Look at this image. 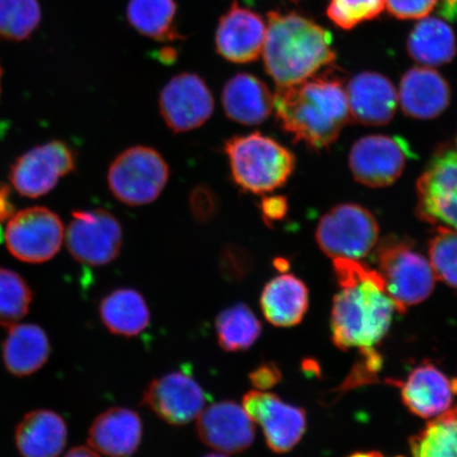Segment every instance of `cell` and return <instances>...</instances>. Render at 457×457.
I'll return each mask as SVG.
<instances>
[{
    "label": "cell",
    "instance_id": "cell-10",
    "mask_svg": "<svg viewBox=\"0 0 457 457\" xmlns=\"http://www.w3.org/2000/svg\"><path fill=\"white\" fill-rule=\"evenodd\" d=\"M417 214L431 225L457 231V151L436 152L417 181Z\"/></svg>",
    "mask_w": 457,
    "mask_h": 457
},
{
    "label": "cell",
    "instance_id": "cell-35",
    "mask_svg": "<svg viewBox=\"0 0 457 457\" xmlns=\"http://www.w3.org/2000/svg\"><path fill=\"white\" fill-rule=\"evenodd\" d=\"M220 266L228 281H241L253 270V256L241 245L228 244L221 250Z\"/></svg>",
    "mask_w": 457,
    "mask_h": 457
},
{
    "label": "cell",
    "instance_id": "cell-30",
    "mask_svg": "<svg viewBox=\"0 0 457 457\" xmlns=\"http://www.w3.org/2000/svg\"><path fill=\"white\" fill-rule=\"evenodd\" d=\"M413 457H457V405L410 439Z\"/></svg>",
    "mask_w": 457,
    "mask_h": 457
},
{
    "label": "cell",
    "instance_id": "cell-37",
    "mask_svg": "<svg viewBox=\"0 0 457 457\" xmlns=\"http://www.w3.org/2000/svg\"><path fill=\"white\" fill-rule=\"evenodd\" d=\"M439 0H385L386 7L399 20L424 19L436 8Z\"/></svg>",
    "mask_w": 457,
    "mask_h": 457
},
{
    "label": "cell",
    "instance_id": "cell-39",
    "mask_svg": "<svg viewBox=\"0 0 457 457\" xmlns=\"http://www.w3.org/2000/svg\"><path fill=\"white\" fill-rule=\"evenodd\" d=\"M261 212L262 220L268 227H271L274 222L282 220L288 212L287 199L284 196H265L262 199Z\"/></svg>",
    "mask_w": 457,
    "mask_h": 457
},
{
    "label": "cell",
    "instance_id": "cell-38",
    "mask_svg": "<svg viewBox=\"0 0 457 457\" xmlns=\"http://www.w3.org/2000/svg\"><path fill=\"white\" fill-rule=\"evenodd\" d=\"M249 380L256 390L267 391L282 380V371L273 362H262L249 374Z\"/></svg>",
    "mask_w": 457,
    "mask_h": 457
},
{
    "label": "cell",
    "instance_id": "cell-45",
    "mask_svg": "<svg viewBox=\"0 0 457 457\" xmlns=\"http://www.w3.org/2000/svg\"><path fill=\"white\" fill-rule=\"evenodd\" d=\"M2 78H3V68L0 65V93H2Z\"/></svg>",
    "mask_w": 457,
    "mask_h": 457
},
{
    "label": "cell",
    "instance_id": "cell-14",
    "mask_svg": "<svg viewBox=\"0 0 457 457\" xmlns=\"http://www.w3.org/2000/svg\"><path fill=\"white\" fill-rule=\"evenodd\" d=\"M207 403L202 386L186 371H171L154 378L143 391L142 403L160 420L186 426L197 419Z\"/></svg>",
    "mask_w": 457,
    "mask_h": 457
},
{
    "label": "cell",
    "instance_id": "cell-7",
    "mask_svg": "<svg viewBox=\"0 0 457 457\" xmlns=\"http://www.w3.org/2000/svg\"><path fill=\"white\" fill-rule=\"evenodd\" d=\"M320 249L331 259L361 260L379 241V225L368 209L355 204L336 205L320 220Z\"/></svg>",
    "mask_w": 457,
    "mask_h": 457
},
{
    "label": "cell",
    "instance_id": "cell-2",
    "mask_svg": "<svg viewBox=\"0 0 457 457\" xmlns=\"http://www.w3.org/2000/svg\"><path fill=\"white\" fill-rule=\"evenodd\" d=\"M273 111L286 133L316 151L333 145L352 119L346 91L340 79L331 76L278 87Z\"/></svg>",
    "mask_w": 457,
    "mask_h": 457
},
{
    "label": "cell",
    "instance_id": "cell-11",
    "mask_svg": "<svg viewBox=\"0 0 457 457\" xmlns=\"http://www.w3.org/2000/svg\"><path fill=\"white\" fill-rule=\"evenodd\" d=\"M76 152L54 140L31 148L11 167L10 181L21 196L38 198L54 190L62 177L76 170Z\"/></svg>",
    "mask_w": 457,
    "mask_h": 457
},
{
    "label": "cell",
    "instance_id": "cell-25",
    "mask_svg": "<svg viewBox=\"0 0 457 457\" xmlns=\"http://www.w3.org/2000/svg\"><path fill=\"white\" fill-rule=\"evenodd\" d=\"M51 346L47 334L37 324L17 323L3 342V361L10 374L27 377L47 363Z\"/></svg>",
    "mask_w": 457,
    "mask_h": 457
},
{
    "label": "cell",
    "instance_id": "cell-40",
    "mask_svg": "<svg viewBox=\"0 0 457 457\" xmlns=\"http://www.w3.org/2000/svg\"><path fill=\"white\" fill-rule=\"evenodd\" d=\"M14 213V207L11 202L10 187L0 182V227Z\"/></svg>",
    "mask_w": 457,
    "mask_h": 457
},
{
    "label": "cell",
    "instance_id": "cell-28",
    "mask_svg": "<svg viewBox=\"0 0 457 457\" xmlns=\"http://www.w3.org/2000/svg\"><path fill=\"white\" fill-rule=\"evenodd\" d=\"M262 330L259 318L245 303L225 308L215 319L217 342L228 353L249 350L260 339Z\"/></svg>",
    "mask_w": 457,
    "mask_h": 457
},
{
    "label": "cell",
    "instance_id": "cell-22",
    "mask_svg": "<svg viewBox=\"0 0 457 457\" xmlns=\"http://www.w3.org/2000/svg\"><path fill=\"white\" fill-rule=\"evenodd\" d=\"M14 441L21 457H57L66 448V421L54 411H31L16 426Z\"/></svg>",
    "mask_w": 457,
    "mask_h": 457
},
{
    "label": "cell",
    "instance_id": "cell-32",
    "mask_svg": "<svg viewBox=\"0 0 457 457\" xmlns=\"http://www.w3.org/2000/svg\"><path fill=\"white\" fill-rule=\"evenodd\" d=\"M41 20V5L37 0H0V37L25 41Z\"/></svg>",
    "mask_w": 457,
    "mask_h": 457
},
{
    "label": "cell",
    "instance_id": "cell-33",
    "mask_svg": "<svg viewBox=\"0 0 457 457\" xmlns=\"http://www.w3.org/2000/svg\"><path fill=\"white\" fill-rule=\"evenodd\" d=\"M428 257L436 278L457 290V231L438 226L428 243Z\"/></svg>",
    "mask_w": 457,
    "mask_h": 457
},
{
    "label": "cell",
    "instance_id": "cell-17",
    "mask_svg": "<svg viewBox=\"0 0 457 457\" xmlns=\"http://www.w3.org/2000/svg\"><path fill=\"white\" fill-rule=\"evenodd\" d=\"M267 26L253 10L234 2L221 16L216 31V48L224 59L245 64L257 59L264 48Z\"/></svg>",
    "mask_w": 457,
    "mask_h": 457
},
{
    "label": "cell",
    "instance_id": "cell-44",
    "mask_svg": "<svg viewBox=\"0 0 457 457\" xmlns=\"http://www.w3.org/2000/svg\"><path fill=\"white\" fill-rule=\"evenodd\" d=\"M204 457H228V456L224 453H212V454L205 455Z\"/></svg>",
    "mask_w": 457,
    "mask_h": 457
},
{
    "label": "cell",
    "instance_id": "cell-13",
    "mask_svg": "<svg viewBox=\"0 0 457 457\" xmlns=\"http://www.w3.org/2000/svg\"><path fill=\"white\" fill-rule=\"evenodd\" d=\"M243 408L254 424H259L268 447L276 453H287L306 432L304 409L283 402L273 393L250 391L243 398Z\"/></svg>",
    "mask_w": 457,
    "mask_h": 457
},
{
    "label": "cell",
    "instance_id": "cell-42",
    "mask_svg": "<svg viewBox=\"0 0 457 457\" xmlns=\"http://www.w3.org/2000/svg\"><path fill=\"white\" fill-rule=\"evenodd\" d=\"M64 457H100L98 453H96L94 449L90 447H85V445H79L74 447L71 451H68Z\"/></svg>",
    "mask_w": 457,
    "mask_h": 457
},
{
    "label": "cell",
    "instance_id": "cell-43",
    "mask_svg": "<svg viewBox=\"0 0 457 457\" xmlns=\"http://www.w3.org/2000/svg\"><path fill=\"white\" fill-rule=\"evenodd\" d=\"M350 457H385V456L379 453H375V451H373V453H355V454L351 455ZM400 457H402V456H400Z\"/></svg>",
    "mask_w": 457,
    "mask_h": 457
},
{
    "label": "cell",
    "instance_id": "cell-20",
    "mask_svg": "<svg viewBox=\"0 0 457 457\" xmlns=\"http://www.w3.org/2000/svg\"><path fill=\"white\" fill-rule=\"evenodd\" d=\"M391 384L402 387L405 407L421 419H433L445 412L455 394L453 381L432 363L414 369L404 382L391 381Z\"/></svg>",
    "mask_w": 457,
    "mask_h": 457
},
{
    "label": "cell",
    "instance_id": "cell-41",
    "mask_svg": "<svg viewBox=\"0 0 457 457\" xmlns=\"http://www.w3.org/2000/svg\"><path fill=\"white\" fill-rule=\"evenodd\" d=\"M438 12L445 20L457 21V0H442Z\"/></svg>",
    "mask_w": 457,
    "mask_h": 457
},
{
    "label": "cell",
    "instance_id": "cell-19",
    "mask_svg": "<svg viewBox=\"0 0 457 457\" xmlns=\"http://www.w3.org/2000/svg\"><path fill=\"white\" fill-rule=\"evenodd\" d=\"M143 437L141 417L136 411L116 407L104 411L88 431V445L107 457H130L140 447Z\"/></svg>",
    "mask_w": 457,
    "mask_h": 457
},
{
    "label": "cell",
    "instance_id": "cell-29",
    "mask_svg": "<svg viewBox=\"0 0 457 457\" xmlns=\"http://www.w3.org/2000/svg\"><path fill=\"white\" fill-rule=\"evenodd\" d=\"M174 0H129L128 19L129 24L143 36L156 41H175L176 32Z\"/></svg>",
    "mask_w": 457,
    "mask_h": 457
},
{
    "label": "cell",
    "instance_id": "cell-15",
    "mask_svg": "<svg viewBox=\"0 0 457 457\" xmlns=\"http://www.w3.org/2000/svg\"><path fill=\"white\" fill-rule=\"evenodd\" d=\"M159 110L167 127L176 134L196 129L214 112L212 93L195 73H180L164 86Z\"/></svg>",
    "mask_w": 457,
    "mask_h": 457
},
{
    "label": "cell",
    "instance_id": "cell-34",
    "mask_svg": "<svg viewBox=\"0 0 457 457\" xmlns=\"http://www.w3.org/2000/svg\"><path fill=\"white\" fill-rule=\"evenodd\" d=\"M385 7V0H331L328 15L335 25L350 30L363 21L376 19Z\"/></svg>",
    "mask_w": 457,
    "mask_h": 457
},
{
    "label": "cell",
    "instance_id": "cell-27",
    "mask_svg": "<svg viewBox=\"0 0 457 457\" xmlns=\"http://www.w3.org/2000/svg\"><path fill=\"white\" fill-rule=\"evenodd\" d=\"M408 53L422 65L441 66L456 54V39L451 27L436 17L422 19L411 32Z\"/></svg>",
    "mask_w": 457,
    "mask_h": 457
},
{
    "label": "cell",
    "instance_id": "cell-46",
    "mask_svg": "<svg viewBox=\"0 0 457 457\" xmlns=\"http://www.w3.org/2000/svg\"><path fill=\"white\" fill-rule=\"evenodd\" d=\"M456 143H457V140H456Z\"/></svg>",
    "mask_w": 457,
    "mask_h": 457
},
{
    "label": "cell",
    "instance_id": "cell-4",
    "mask_svg": "<svg viewBox=\"0 0 457 457\" xmlns=\"http://www.w3.org/2000/svg\"><path fill=\"white\" fill-rule=\"evenodd\" d=\"M224 152L234 184L248 193L277 190L295 169L293 152L261 133L232 137L226 141Z\"/></svg>",
    "mask_w": 457,
    "mask_h": 457
},
{
    "label": "cell",
    "instance_id": "cell-36",
    "mask_svg": "<svg viewBox=\"0 0 457 457\" xmlns=\"http://www.w3.org/2000/svg\"><path fill=\"white\" fill-rule=\"evenodd\" d=\"M188 207L194 220L200 224H208L219 214L220 200L212 188L199 185L193 188L188 197Z\"/></svg>",
    "mask_w": 457,
    "mask_h": 457
},
{
    "label": "cell",
    "instance_id": "cell-16",
    "mask_svg": "<svg viewBox=\"0 0 457 457\" xmlns=\"http://www.w3.org/2000/svg\"><path fill=\"white\" fill-rule=\"evenodd\" d=\"M196 432L203 444L224 454L244 453L255 438L254 422L233 400L204 408L197 417Z\"/></svg>",
    "mask_w": 457,
    "mask_h": 457
},
{
    "label": "cell",
    "instance_id": "cell-21",
    "mask_svg": "<svg viewBox=\"0 0 457 457\" xmlns=\"http://www.w3.org/2000/svg\"><path fill=\"white\" fill-rule=\"evenodd\" d=\"M450 99L449 84L432 68H412L400 82L398 102L410 118L436 119L447 110Z\"/></svg>",
    "mask_w": 457,
    "mask_h": 457
},
{
    "label": "cell",
    "instance_id": "cell-3",
    "mask_svg": "<svg viewBox=\"0 0 457 457\" xmlns=\"http://www.w3.org/2000/svg\"><path fill=\"white\" fill-rule=\"evenodd\" d=\"M262 51L266 71L278 87L306 81L336 57L330 33L296 13L268 14Z\"/></svg>",
    "mask_w": 457,
    "mask_h": 457
},
{
    "label": "cell",
    "instance_id": "cell-31",
    "mask_svg": "<svg viewBox=\"0 0 457 457\" xmlns=\"http://www.w3.org/2000/svg\"><path fill=\"white\" fill-rule=\"evenodd\" d=\"M32 290L21 274L0 268V327L11 328L30 311Z\"/></svg>",
    "mask_w": 457,
    "mask_h": 457
},
{
    "label": "cell",
    "instance_id": "cell-1",
    "mask_svg": "<svg viewBox=\"0 0 457 457\" xmlns=\"http://www.w3.org/2000/svg\"><path fill=\"white\" fill-rule=\"evenodd\" d=\"M334 272L340 287L331 310L334 345L343 351L373 350L385 338L397 312L384 278L358 260L334 259Z\"/></svg>",
    "mask_w": 457,
    "mask_h": 457
},
{
    "label": "cell",
    "instance_id": "cell-8",
    "mask_svg": "<svg viewBox=\"0 0 457 457\" xmlns=\"http://www.w3.org/2000/svg\"><path fill=\"white\" fill-rule=\"evenodd\" d=\"M64 237V225L59 215L45 207H30L13 213L4 233L10 253L29 264L54 259Z\"/></svg>",
    "mask_w": 457,
    "mask_h": 457
},
{
    "label": "cell",
    "instance_id": "cell-24",
    "mask_svg": "<svg viewBox=\"0 0 457 457\" xmlns=\"http://www.w3.org/2000/svg\"><path fill=\"white\" fill-rule=\"evenodd\" d=\"M260 305L268 322L277 328H293L302 322L308 305L307 286L294 274H282L262 288Z\"/></svg>",
    "mask_w": 457,
    "mask_h": 457
},
{
    "label": "cell",
    "instance_id": "cell-9",
    "mask_svg": "<svg viewBox=\"0 0 457 457\" xmlns=\"http://www.w3.org/2000/svg\"><path fill=\"white\" fill-rule=\"evenodd\" d=\"M67 248L84 265L100 267L117 259L123 231L117 217L104 209L76 211L66 233Z\"/></svg>",
    "mask_w": 457,
    "mask_h": 457
},
{
    "label": "cell",
    "instance_id": "cell-5",
    "mask_svg": "<svg viewBox=\"0 0 457 457\" xmlns=\"http://www.w3.org/2000/svg\"><path fill=\"white\" fill-rule=\"evenodd\" d=\"M375 260L396 311L404 313L430 296L436 277L424 255L407 238L386 237L376 245Z\"/></svg>",
    "mask_w": 457,
    "mask_h": 457
},
{
    "label": "cell",
    "instance_id": "cell-23",
    "mask_svg": "<svg viewBox=\"0 0 457 457\" xmlns=\"http://www.w3.org/2000/svg\"><path fill=\"white\" fill-rule=\"evenodd\" d=\"M221 101L228 119L250 127L265 122L273 111L270 90L250 73H238L228 79Z\"/></svg>",
    "mask_w": 457,
    "mask_h": 457
},
{
    "label": "cell",
    "instance_id": "cell-12",
    "mask_svg": "<svg viewBox=\"0 0 457 457\" xmlns=\"http://www.w3.org/2000/svg\"><path fill=\"white\" fill-rule=\"evenodd\" d=\"M410 158L413 152L402 137L370 135L353 145L348 162L359 184L377 188L393 185Z\"/></svg>",
    "mask_w": 457,
    "mask_h": 457
},
{
    "label": "cell",
    "instance_id": "cell-6",
    "mask_svg": "<svg viewBox=\"0 0 457 457\" xmlns=\"http://www.w3.org/2000/svg\"><path fill=\"white\" fill-rule=\"evenodd\" d=\"M170 179V168L155 148L133 146L114 158L107 182L120 203L139 207L155 202Z\"/></svg>",
    "mask_w": 457,
    "mask_h": 457
},
{
    "label": "cell",
    "instance_id": "cell-26",
    "mask_svg": "<svg viewBox=\"0 0 457 457\" xmlns=\"http://www.w3.org/2000/svg\"><path fill=\"white\" fill-rule=\"evenodd\" d=\"M99 314L110 333L134 338L145 331L151 322V311L138 290L118 288L100 302Z\"/></svg>",
    "mask_w": 457,
    "mask_h": 457
},
{
    "label": "cell",
    "instance_id": "cell-18",
    "mask_svg": "<svg viewBox=\"0 0 457 457\" xmlns=\"http://www.w3.org/2000/svg\"><path fill=\"white\" fill-rule=\"evenodd\" d=\"M351 118L365 125H385L395 116L398 94L395 86L380 73L357 74L346 85Z\"/></svg>",
    "mask_w": 457,
    "mask_h": 457
}]
</instances>
